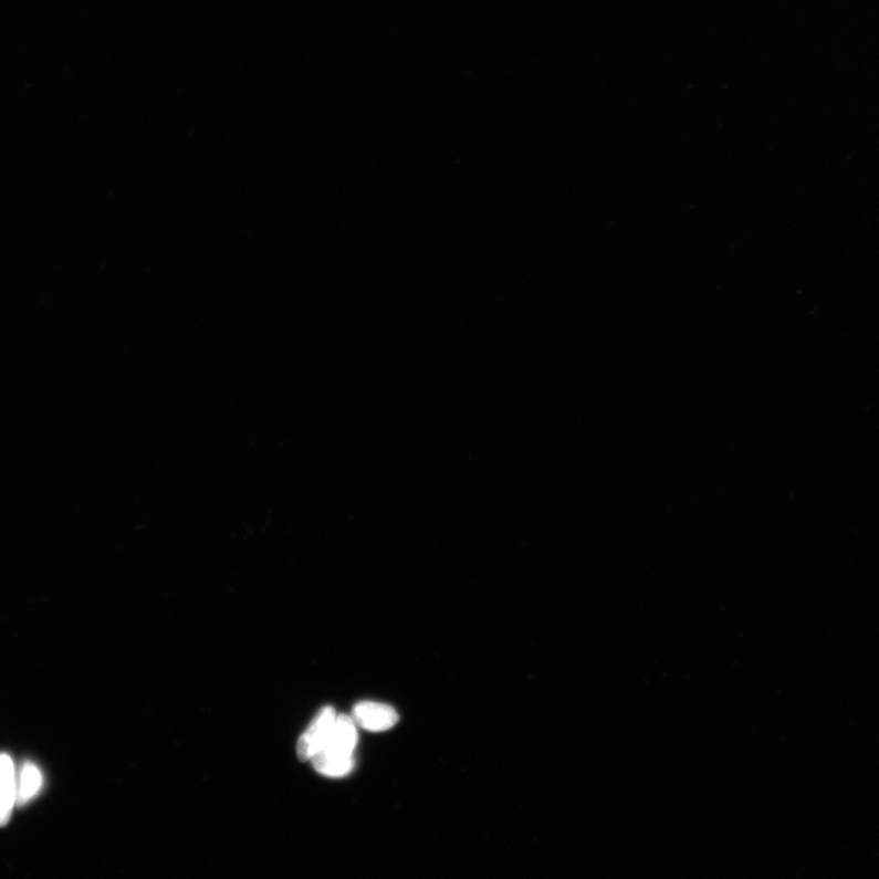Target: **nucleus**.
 Returning a JSON list of instances; mask_svg holds the SVG:
<instances>
[{"label": "nucleus", "mask_w": 879, "mask_h": 879, "mask_svg": "<svg viewBox=\"0 0 879 879\" xmlns=\"http://www.w3.org/2000/svg\"><path fill=\"white\" fill-rule=\"evenodd\" d=\"M336 718L335 710L327 707L313 720L310 729L302 734L297 744V755L301 761L312 760L314 755L325 747L327 741H329Z\"/></svg>", "instance_id": "f257e3e1"}, {"label": "nucleus", "mask_w": 879, "mask_h": 879, "mask_svg": "<svg viewBox=\"0 0 879 879\" xmlns=\"http://www.w3.org/2000/svg\"><path fill=\"white\" fill-rule=\"evenodd\" d=\"M352 720L369 732L391 730L398 722L396 710L385 703L363 701L352 711Z\"/></svg>", "instance_id": "f03ea898"}, {"label": "nucleus", "mask_w": 879, "mask_h": 879, "mask_svg": "<svg viewBox=\"0 0 879 879\" xmlns=\"http://www.w3.org/2000/svg\"><path fill=\"white\" fill-rule=\"evenodd\" d=\"M18 798V777L13 760L0 755V826H6Z\"/></svg>", "instance_id": "7ed1b4c3"}, {"label": "nucleus", "mask_w": 879, "mask_h": 879, "mask_svg": "<svg viewBox=\"0 0 879 879\" xmlns=\"http://www.w3.org/2000/svg\"><path fill=\"white\" fill-rule=\"evenodd\" d=\"M358 742L356 723L352 718L342 714L337 716L333 726L329 741H327L324 749L332 750V752L354 756L355 747Z\"/></svg>", "instance_id": "20e7f679"}, {"label": "nucleus", "mask_w": 879, "mask_h": 879, "mask_svg": "<svg viewBox=\"0 0 879 879\" xmlns=\"http://www.w3.org/2000/svg\"><path fill=\"white\" fill-rule=\"evenodd\" d=\"M313 766L321 775L326 777H345L354 770V756L343 755L332 750L323 749L312 757Z\"/></svg>", "instance_id": "39448f33"}, {"label": "nucleus", "mask_w": 879, "mask_h": 879, "mask_svg": "<svg viewBox=\"0 0 879 879\" xmlns=\"http://www.w3.org/2000/svg\"><path fill=\"white\" fill-rule=\"evenodd\" d=\"M42 782V773L36 766L32 764L23 766L18 778L17 804L23 805L31 802L39 794Z\"/></svg>", "instance_id": "423d86ee"}]
</instances>
